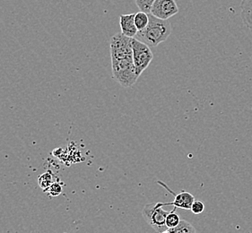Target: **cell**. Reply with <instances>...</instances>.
<instances>
[{
	"label": "cell",
	"mask_w": 252,
	"mask_h": 233,
	"mask_svg": "<svg viewBox=\"0 0 252 233\" xmlns=\"http://www.w3.org/2000/svg\"><path fill=\"white\" fill-rule=\"evenodd\" d=\"M172 25L168 20L159 19L149 14V23L144 30H139L136 39L143 41L149 47H157L166 41L172 33Z\"/></svg>",
	"instance_id": "obj_1"
},
{
	"label": "cell",
	"mask_w": 252,
	"mask_h": 233,
	"mask_svg": "<svg viewBox=\"0 0 252 233\" xmlns=\"http://www.w3.org/2000/svg\"><path fill=\"white\" fill-rule=\"evenodd\" d=\"M112 76L121 87L128 88L136 84L138 76H136V68L133 57L121 59H111Z\"/></svg>",
	"instance_id": "obj_2"
},
{
	"label": "cell",
	"mask_w": 252,
	"mask_h": 233,
	"mask_svg": "<svg viewBox=\"0 0 252 233\" xmlns=\"http://www.w3.org/2000/svg\"><path fill=\"white\" fill-rule=\"evenodd\" d=\"M166 206L165 203H151L146 204L142 210V215L146 223L157 233H161L168 229L165 224L167 215L171 211H166L163 207Z\"/></svg>",
	"instance_id": "obj_3"
},
{
	"label": "cell",
	"mask_w": 252,
	"mask_h": 233,
	"mask_svg": "<svg viewBox=\"0 0 252 233\" xmlns=\"http://www.w3.org/2000/svg\"><path fill=\"white\" fill-rule=\"evenodd\" d=\"M132 51L136 76L139 77L150 65L154 55L149 46L136 38L132 39Z\"/></svg>",
	"instance_id": "obj_4"
},
{
	"label": "cell",
	"mask_w": 252,
	"mask_h": 233,
	"mask_svg": "<svg viewBox=\"0 0 252 233\" xmlns=\"http://www.w3.org/2000/svg\"><path fill=\"white\" fill-rule=\"evenodd\" d=\"M132 39L119 32L111 37L110 41L111 59H121L133 57Z\"/></svg>",
	"instance_id": "obj_5"
},
{
	"label": "cell",
	"mask_w": 252,
	"mask_h": 233,
	"mask_svg": "<svg viewBox=\"0 0 252 233\" xmlns=\"http://www.w3.org/2000/svg\"><path fill=\"white\" fill-rule=\"evenodd\" d=\"M179 13L175 0H156L152 6L150 14L159 19L169 20Z\"/></svg>",
	"instance_id": "obj_6"
},
{
	"label": "cell",
	"mask_w": 252,
	"mask_h": 233,
	"mask_svg": "<svg viewBox=\"0 0 252 233\" xmlns=\"http://www.w3.org/2000/svg\"><path fill=\"white\" fill-rule=\"evenodd\" d=\"M159 183L162 184L164 186V188H167L168 191L173 193L170 188H167V186H165L163 183ZM195 200L196 199L193 197L192 194L183 190L182 192L174 194V200L171 202V203H165V204H166V206L167 205H172L173 207L177 208V209L181 208V209H183V210H190L192 204L194 203Z\"/></svg>",
	"instance_id": "obj_7"
},
{
	"label": "cell",
	"mask_w": 252,
	"mask_h": 233,
	"mask_svg": "<svg viewBox=\"0 0 252 233\" xmlns=\"http://www.w3.org/2000/svg\"><path fill=\"white\" fill-rule=\"evenodd\" d=\"M121 33L129 38H135L138 30L135 24V14L121 15L120 16Z\"/></svg>",
	"instance_id": "obj_8"
},
{
	"label": "cell",
	"mask_w": 252,
	"mask_h": 233,
	"mask_svg": "<svg viewBox=\"0 0 252 233\" xmlns=\"http://www.w3.org/2000/svg\"><path fill=\"white\" fill-rule=\"evenodd\" d=\"M241 9L243 24L252 32V0H242Z\"/></svg>",
	"instance_id": "obj_9"
},
{
	"label": "cell",
	"mask_w": 252,
	"mask_h": 233,
	"mask_svg": "<svg viewBox=\"0 0 252 233\" xmlns=\"http://www.w3.org/2000/svg\"><path fill=\"white\" fill-rule=\"evenodd\" d=\"M149 23V14L145 12H138L135 14V24L138 31L144 30Z\"/></svg>",
	"instance_id": "obj_10"
},
{
	"label": "cell",
	"mask_w": 252,
	"mask_h": 233,
	"mask_svg": "<svg viewBox=\"0 0 252 233\" xmlns=\"http://www.w3.org/2000/svg\"><path fill=\"white\" fill-rule=\"evenodd\" d=\"M172 233H197L196 229L191 223L187 222L185 220H182L180 224L173 229H169Z\"/></svg>",
	"instance_id": "obj_11"
},
{
	"label": "cell",
	"mask_w": 252,
	"mask_h": 233,
	"mask_svg": "<svg viewBox=\"0 0 252 233\" xmlns=\"http://www.w3.org/2000/svg\"><path fill=\"white\" fill-rule=\"evenodd\" d=\"M177 208H173L172 211L167 215L166 220H165V224H166L167 229H173L177 227L180 223H181V218L180 215L176 213Z\"/></svg>",
	"instance_id": "obj_12"
},
{
	"label": "cell",
	"mask_w": 252,
	"mask_h": 233,
	"mask_svg": "<svg viewBox=\"0 0 252 233\" xmlns=\"http://www.w3.org/2000/svg\"><path fill=\"white\" fill-rule=\"evenodd\" d=\"M135 1H136V5L140 11L150 14L152 6L156 0H135Z\"/></svg>",
	"instance_id": "obj_13"
},
{
	"label": "cell",
	"mask_w": 252,
	"mask_h": 233,
	"mask_svg": "<svg viewBox=\"0 0 252 233\" xmlns=\"http://www.w3.org/2000/svg\"><path fill=\"white\" fill-rule=\"evenodd\" d=\"M39 184H40V188L44 190H47V188H50L51 184V173H47L42 174L39 177Z\"/></svg>",
	"instance_id": "obj_14"
},
{
	"label": "cell",
	"mask_w": 252,
	"mask_h": 233,
	"mask_svg": "<svg viewBox=\"0 0 252 233\" xmlns=\"http://www.w3.org/2000/svg\"><path fill=\"white\" fill-rule=\"evenodd\" d=\"M192 213L196 215H198L204 212L205 210V204L200 201V200H195L194 203L192 204L191 208H190Z\"/></svg>",
	"instance_id": "obj_15"
},
{
	"label": "cell",
	"mask_w": 252,
	"mask_h": 233,
	"mask_svg": "<svg viewBox=\"0 0 252 233\" xmlns=\"http://www.w3.org/2000/svg\"><path fill=\"white\" fill-rule=\"evenodd\" d=\"M49 190H50L51 196L56 197V196H59L61 194V191H62V188H61L60 184L52 183L51 186H50V188H49Z\"/></svg>",
	"instance_id": "obj_16"
},
{
	"label": "cell",
	"mask_w": 252,
	"mask_h": 233,
	"mask_svg": "<svg viewBox=\"0 0 252 233\" xmlns=\"http://www.w3.org/2000/svg\"><path fill=\"white\" fill-rule=\"evenodd\" d=\"M172 233V232H171V231H170V230H169V229H168V230H167V231H165V232H163V233Z\"/></svg>",
	"instance_id": "obj_17"
}]
</instances>
